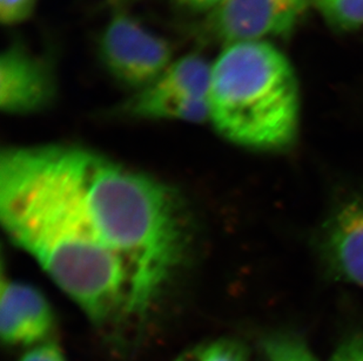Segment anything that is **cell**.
I'll use <instances>...</instances> for the list:
<instances>
[{"mask_svg": "<svg viewBox=\"0 0 363 361\" xmlns=\"http://www.w3.org/2000/svg\"><path fill=\"white\" fill-rule=\"evenodd\" d=\"M0 217L11 241L96 326L139 317L130 270L107 244L86 201L77 146L4 150Z\"/></svg>", "mask_w": 363, "mask_h": 361, "instance_id": "1", "label": "cell"}, {"mask_svg": "<svg viewBox=\"0 0 363 361\" xmlns=\"http://www.w3.org/2000/svg\"><path fill=\"white\" fill-rule=\"evenodd\" d=\"M77 157L89 210L130 270L139 317H144L185 258V210L174 191L150 175L84 147L78 146Z\"/></svg>", "mask_w": 363, "mask_h": 361, "instance_id": "2", "label": "cell"}, {"mask_svg": "<svg viewBox=\"0 0 363 361\" xmlns=\"http://www.w3.org/2000/svg\"><path fill=\"white\" fill-rule=\"evenodd\" d=\"M209 122L226 140L264 151L294 146L300 88L287 57L267 41L225 46L212 64Z\"/></svg>", "mask_w": 363, "mask_h": 361, "instance_id": "3", "label": "cell"}, {"mask_svg": "<svg viewBox=\"0 0 363 361\" xmlns=\"http://www.w3.org/2000/svg\"><path fill=\"white\" fill-rule=\"evenodd\" d=\"M100 62L119 84L138 92L172 64L173 50L164 38L125 12L111 18L98 41Z\"/></svg>", "mask_w": 363, "mask_h": 361, "instance_id": "4", "label": "cell"}, {"mask_svg": "<svg viewBox=\"0 0 363 361\" xmlns=\"http://www.w3.org/2000/svg\"><path fill=\"white\" fill-rule=\"evenodd\" d=\"M314 250L330 280L363 287V190L336 193L316 229Z\"/></svg>", "mask_w": 363, "mask_h": 361, "instance_id": "5", "label": "cell"}, {"mask_svg": "<svg viewBox=\"0 0 363 361\" xmlns=\"http://www.w3.org/2000/svg\"><path fill=\"white\" fill-rule=\"evenodd\" d=\"M313 0H223L209 12L206 31L225 46L291 33Z\"/></svg>", "mask_w": 363, "mask_h": 361, "instance_id": "6", "label": "cell"}, {"mask_svg": "<svg viewBox=\"0 0 363 361\" xmlns=\"http://www.w3.org/2000/svg\"><path fill=\"white\" fill-rule=\"evenodd\" d=\"M52 62L13 42L0 57V108L10 115H28L51 106L57 96Z\"/></svg>", "mask_w": 363, "mask_h": 361, "instance_id": "7", "label": "cell"}, {"mask_svg": "<svg viewBox=\"0 0 363 361\" xmlns=\"http://www.w3.org/2000/svg\"><path fill=\"white\" fill-rule=\"evenodd\" d=\"M55 318L37 287L3 276L0 293V336L9 346H28L51 339Z\"/></svg>", "mask_w": 363, "mask_h": 361, "instance_id": "8", "label": "cell"}, {"mask_svg": "<svg viewBox=\"0 0 363 361\" xmlns=\"http://www.w3.org/2000/svg\"><path fill=\"white\" fill-rule=\"evenodd\" d=\"M127 115L148 120H175L184 122L209 121L208 100H196L144 88L134 92L121 107Z\"/></svg>", "mask_w": 363, "mask_h": 361, "instance_id": "9", "label": "cell"}, {"mask_svg": "<svg viewBox=\"0 0 363 361\" xmlns=\"http://www.w3.org/2000/svg\"><path fill=\"white\" fill-rule=\"evenodd\" d=\"M212 64L198 55L172 62L155 82L146 88L189 99L208 100Z\"/></svg>", "mask_w": 363, "mask_h": 361, "instance_id": "10", "label": "cell"}, {"mask_svg": "<svg viewBox=\"0 0 363 361\" xmlns=\"http://www.w3.org/2000/svg\"><path fill=\"white\" fill-rule=\"evenodd\" d=\"M264 361H319L301 337L289 332L272 333L261 341Z\"/></svg>", "mask_w": 363, "mask_h": 361, "instance_id": "11", "label": "cell"}, {"mask_svg": "<svg viewBox=\"0 0 363 361\" xmlns=\"http://www.w3.org/2000/svg\"><path fill=\"white\" fill-rule=\"evenodd\" d=\"M330 26L340 31L363 28V0H313Z\"/></svg>", "mask_w": 363, "mask_h": 361, "instance_id": "12", "label": "cell"}, {"mask_svg": "<svg viewBox=\"0 0 363 361\" xmlns=\"http://www.w3.org/2000/svg\"><path fill=\"white\" fill-rule=\"evenodd\" d=\"M194 361H250V357L239 341L221 339L199 350Z\"/></svg>", "mask_w": 363, "mask_h": 361, "instance_id": "13", "label": "cell"}, {"mask_svg": "<svg viewBox=\"0 0 363 361\" xmlns=\"http://www.w3.org/2000/svg\"><path fill=\"white\" fill-rule=\"evenodd\" d=\"M37 0H0V21L6 26L21 24L32 17Z\"/></svg>", "mask_w": 363, "mask_h": 361, "instance_id": "14", "label": "cell"}, {"mask_svg": "<svg viewBox=\"0 0 363 361\" xmlns=\"http://www.w3.org/2000/svg\"><path fill=\"white\" fill-rule=\"evenodd\" d=\"M18 361H67L62 346L55 340L48 339L40 344L28 348Z\"/></svg>", "mask_w": 363, "mask_h": 361, "instance_id": "15", "label": "cell"}, {"mask_svg": "<svg viewBox=\"0 0 363 361\" xmlns=\"http://www.w3.org/2000/svg\"><path fill=\"white\" fill-rule=\"evenodd\" d=\"M330 361H363V331L347 337L333 353Z\"/></svg>", "mask_w": 363, "mask_h": 361, "instance_id": "16", "label": "cell"}, {"mask_svg": "<svg viewBox=\"0 0 363 361\" xmlns=\"http://www.w3.org/2000/svg\"><path fill=\"white\" fill-rule=\"evenodd\" d=\"M180 6L196 12H212L223 0H175Z\"/></svg>", "mask_w": 363, "mask_h": 361, "instance_id": "17", "label": "cell"}, {"mask_svg": "<svg viewBox=\"0 0 363 361\" xmlns=\"http://www.w3.org/2000/svg\"><path fill=\"white\" fill-rule=\"evenodd\" d=\"M177 361H187V360H185V359H179V360H177Z\"/></svg>", "mask_w": 363, "mask_h": 361, "instance_id": "18", "label": "cell"}]
</instances>
